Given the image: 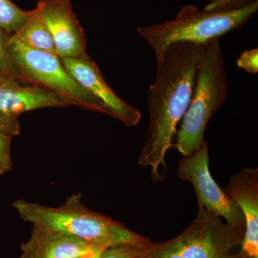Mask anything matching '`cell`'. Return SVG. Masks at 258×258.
Here are the masks:
<instances>
[{
	"mask_svg": "<svg viewBox=\"0 0 258 258\" xmlns=\"http://www.w3.org/2000/svg\"><path fill=\"white\" fill-rule=\"evenodd\" d=\"M228 82L220 38L205 44L199 63L189 107L177 131L174 147L184 157L198 151L206 141L205 130L212 115L226 103Z\"/></svg>",
	"mask_w": 258,
	"mask_h": 258,
	"instance_id": "3",
	"label": "cell"
},
{
	"mask_svg": "<svg viewBox=\"0 0 258 258\" xmlns=\"http://www.w3.org/2000/svg\"><path fill=\"white\" fill-rule=\"evenodd\" d=\"M205 45L173 44L157 64L148 92L149 125L138 159L141 167L150 168L154 182L165 179L166 153L174 147L177 125L189 107Z\"/></svg>",
	"mask_w": 258,
	"mask_h": 258,
	"instance_id": "1",
	"label": "cell"
},
{
	"mask_svg": "<svg viewBox=\"0 0 258 258\" xmlns=\"http://www.w3.org/2000/svg\"><path fill=\"white\" fill-rule=\"evenodd\" d=\"M30 11L19 8L10 0H0V28L13 35L28 20Z\"/></svg>",
	"mask_w": 258,
	"mask_h": 258,
	"instance_id": "14",
	"label": "cell"
},
{
	"mask_svg": "<svg viewBox=\"0 0 258 258\" xmlns=\"http://www.w3.org/2000/svg\"><path fill=\"white\" fill-rule=\"evenodd\" d=\"M8 37L9 35H7L0 28V74L5 77L12 78V79H17L21 82L25 83L23 76L12 61L7 48V40Z\"/></svg>",
	"mask_w": 258,
	"mask_h": 258,
	"instance_id": "15",
	"label": "cell"
},
{
	"mask_svg": "<svg viewBox=\"0 0 258 258\" xmlns=\"http://www.w3.org/2000/svg\"><path fill=\"white\" fill-rule=\"evenodd\" d=\"M7 48L25 83L60 95L71 106L107 115L103 105L74 79L55 54L30 48L11 36L7 40Z\"/></svg>",
	"mask_w": 258,
	"mask_h": 258,
	"instance_id": "6",
	"label": "cell"
},
{
	"mask_svg": "<svg viewBox=\"0 0 258 258\" xmlns=\"http://www.w3.org/2000/svg\"><path fill=\"white\" fill-rule=\"evenodd\" d=\"M0 132L10 134L13 137L20 135V125L18 117L10 116L0 113Z\"/></svg>",
	"mask_w": 258,
	"mask_h": 258,
	"instance_id": "19",
	"label": "cell"
},
{
	"mask_svg": "<svg viewBox=\"0 0 258 258\" xmlns=\"http://www.w3.org/2000/svg\"><path fill=\"white\" fill-rule=\"evenodd\" d=\"M237 66L239 69L249 74H257L258 49L252 48L243 51L237 60Z\"/></svg>",
	"mask_w": 258,
	"mask_h": 258,
	"instance_id": "18",
	"label": "cell"
},
{
	"mask_svg": "<svg viewBox=\"0 0 258 258\" xmlns=\"http://www.w3.org/2000/svg\"><path fill=\"white\" fill-rule=\"evenodd\" d=\"M257 10V0L236 9L218 12L200 11L186 5L173 20L139 27L137 31L152 47L157 64L171 45L179 42L205 45L243 26Z\"/></svg>",
	"mask_w": 258,
	"mask_h": 258,
	"instance_id": "4",
	"label": "cell"
},
{
	"mask_svg": "<svg viewBox=\"0 0 258 258\" xmlns=\"http://www.w3.org/2000/svg\"><path fill=\"white\" fill-rule=\"evenodd\" d=\"M145 247L132 244H115L105 249L101 258H142Z\"/></svg>",
	"mask_w": 258,
	"mask_h": 258,
	"instance_id": "16",
	"label": "cell"
},
{
	"mask_svg": "<svg viewBox=\"0 0 258 258\" xmlns=\"http://www.w3.org/2000/svg\"><path fill=\"white\" fill-rule=\"evenodd\" d=\"M244 235V230L198 206L196 217L184 232L166 242L151 241L142 258H233L231 251L241 245Z\"/></svg>",
	"mask_w": 258,
	"mask_h": 258,
	"instance_id": "5",
	"label": "cell"
},
{
	"mask_svg": "<svg viewBox=\"0 0 258 258\" xmlns=\"http://www.w3.org/2000/svg\"><path fill=\"white\" fill-rule=\"evenodd\" d=\"M40 12L60 58L87 55L84 31L70 0H39Z\"/></svg>",
	"mask_w": 258,
	"mask_h": 258,
	"instance_id": "9",
	"label": "cell"
},
{
	"mask_svg": "<svg viewBox=\"0 0 258 258\" xmlns=\"http://www.w3.org/2000/svg\"><path fill=\"white\" fill-rule=\"evenodd\" d=\"M71 106L60 95L47 88L5 78L0 82V113L19 117L25 112Z\"/></svg>",
	"mask_w": 258,
	"mask_h": 258,
	"instance_id": "11",
	"label": "cell"
},
{
	"mask_svg": "<svg viewBox=\"0 0 258 258\" xmlns=\"http://www.w3.org/2000/svg\"><path fill=\"white\" fill-rule=\"evenodd\" d=\"M13 136L0 132V175L11 170V144Z\"/></svg>",
	"mask_w": 258,
	"mask_h": 258,
	"instance_id": "17",
	"label": "cell"
},
{
	"mask_svg": "<svg viewBox=\"0 0 258 258\" xmlns=\"http://www.w3.org/2000/svg\"><path fill=\"white\" fill-rule=\"evenodd\" d=\"M10 36L30 48L57 55L50 32L37 8L30 10L27 21Z\"/></svg>",
	"mask_w": 258,
	"mask_h": 258,
	"instance_id": "13",
	"label": "cell"
},
{
	"mask_svg": "<svg viewBox=\"0 0 258 258\" xmlns=\"http://www.w3.org/2000/svg\"><path fill=\"white\" fill-rule=\"evenodd\" d=\"M177 174L180 179L192 185L198 206L220 217L229 225L245 230L240 208L219 186L210 173L208 142L191 155L179 159Z\"/></svg>",
	"mask_w": 258,
	"mask_h": 258,
	"instance_id": "7",
	"label": "cell"
},
{
	"mask_svg": "<svg viewBox=\"0 0 258 258\" xmlns=\"http://www.w3.org/2000/svg\"><path fill=\"white\" fill-rule=\"evenodd\" d=\"M5 78H6L5 77V76H3V75H2L1 74H0V82H1L2 81H3V80H4Z\"/></svg>",
	"mask_w": 258,
	"mask_h": 258,
	"instance_id": "23",
	"label": "cell"
},
{
	"mask_svg": "<svg viewBox=\"0 0 258 258\" xmlns=\"http://www.w3.org/2000/svg\"><path fill=\"white\" fill-rule=\"evenodd\" d=\"M106 248L94 246L85 252L84 253L80 254L78 257L75 258H101L102 252Z\"/></svg>",
	"mask_w": 258,
	"mask_h": 258,
	"instance_id": "21",
	"label": "cell"
},
{
	"mask_svg": "<svg viewBox=\"0 0 258 258\" xmlns=\"http://www.w3.org/2000/svg\"><path fill=\"white\" fill-rule=\"evenodd\" d=\"M244 0H211L205 8L206 12L225 11L241 8ZM243 7V6H242Z\"/></svg>",
	"mask_w": 258,
	"mask_h": 258,
	"instance_id": "20",
	"label": "cell"
},
{
	"mask_svg": "<svg viewBox=\"0 0 258 258\" xmlns=\"http://www.w3.org/2000/svg\"><path fill=\"white\" fill-rule=\"evenodd\" d=\"M13 208L24 222L33 226L62 232L96 247L132 244L145 247L151 241L128 230L123 224L93 211L82 202V195L75 194L58 207L18 200Z\"/></svg>",
	"mask_w": 258,
	"mask_h": 258,
	"instance_id": "2",
	"label": "cell"
},
{
	"mask_svg": "<svg viewBox=\"0 0 258 258\" xmlns=\"http://www.w3.org/2000/svg\"><path fill=\"white\" fill-rule=\"evenodd\" d=\"M233 258H248V257H247V256H246L245 254H244L243 253V252H241V251H240V252H237V253H235V255H234Z\"/></svg>",
	"mask_w": 258,
	"mask_h": 258,
	"instance_id": "22",
	"label": "cell"
},
{
	"mask_svg": "<svg viewBox=\"0 0 258 258\" xmlns=\"http://www.w3.org/2000/svg\"><path fill=\"white\" fill-rule=\"evenodd\" d=\"M93 247L74 236L33 226L30 239L20 245V258H75Z\"/></svg>",
	"mask_w": 258,
	"mask_h": 258,
	"instance_id": "12",
	"label": "cell"
},
{
	"mask_svg": "<svg viewBox=\"0 0 258 258\" xmlns=\"http://www.w3.org/2000/svg\"><path fill=\"white\" fill-rule=\"evenodd\" d=\"M61 60L74 79L103 105L107 115L126 126L138 124L142 118L140 111L115 94L103 78L101 70L88 54Z\"/></svg>",
	"mask_w": 258,
	"mask_h": 258,
	"instance_id": "8",
	"label": "cell"
},
{
	"mask_svg": "<svg viewBox=\"0 0 258 258\" xmlns=\"http://www.w3.org/2000/svg\"><path fill=\"white\" fill-rule=\"evenodd\" d=\"M226 195L240 208L245 230L240 251L248 258H258V168H245L230 178Z\"/></svg>",
	"mask_w": 258,
	"mask_h": 258,
	"instance_id": "10",
	"label": "cell"
}]
</instances>
